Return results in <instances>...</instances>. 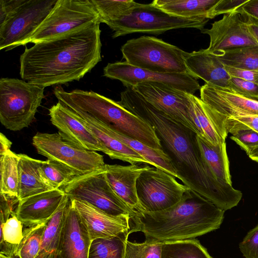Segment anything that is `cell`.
<instances>
[{"label": "cell", "instance_id": "cell-1", "mask_svg": "<svg viewBox=\"0 0 258 258\" xmlns=\"http://www.w3.org/2000/svg\"><path fill=\"white\" fill-rule=\"evenodd\" d=\"M117 102L152 126L184 185L225 211L238 204L242 193L214 175L202 155L195 132L155 108L131 87L121 93Z\"/></svg>", "mask_w": 258, "mask_h": 258}, {"label": "cell", "instance_id": "cell-2", "mask_svg": "<svg viewBox=\"0 0 258 258\" xmlns=\"http://www.w3.org/2000/svg\"><path fill=\"white\" fill-rule=\"evenodd\" d=\"M100 24L26 48L20 57L21 78L43 88L79 81L101 60Z\"/></svg>", "mask_w": 258, "mask_h": 258}, {"label": "cell", "instance_id": "cell-3", "mask_svg": "<svg viewBox=\"0 0 258 258\" xmlns=\"http://www.w3.org/2000/svg\"><path fill=\"white\" fill-rule=\"evenodd\" d=\"M224 212L189 189L167 209L136 212L131 217L128 233L141 232L145 240L163 243L192 239L219 228Z\"/></svg>", "mask_w": 258, "mask_h": 258}, {"label": "cell", "instance_id": "cell-4", "mask_svg": "<svg viewBox=\"0 0 258 258\" xmlns=\"http://www.w3.org/2000/svg\"><path fill=\"white\" fill-rule=\"evenodd\" d=\"M58 102L78 115L91 117L109 128L154 149H162L154 128L117 102L93 91L54 90Z\"/></svg>", "mask_w": 258, "mask_h": 258}, {"label": "cell", "instance_id": "cell-5", "mask_svg": "<svg viewBox=\"0 0 258 258\" xmlns=\"http://www.w3.org/2000/svg\"><path fill=\"white\" fill-rule=\"evenodd\" d=\"M209 19L182 18L169 14L152 3H136L126 14L106 23L112 30L113 38L139 33L159 35L167 31L180 28H196L202 31Z\"/></svg>", "mask_w": 258, "mask_h": 258}, {"label": "cell", "instance_id": "cell-6", "mask_svg": "<svg viewBox=\"0 0 258 258\" xmlns=\"http://www.w3.org/2000/svg\"><path fill=\"white\" fill-rule=\"evenodd\" d=\"M44 88L23 80H0V121L7 129L18 131L28 127L44 97Z\"/></svg>", "mask_w": 258, "mask_h": 258}, {"label": "cell", "instance_id": "cell-7", "mask_svg": "<svg viewBox=\"0 0 258 258\" xmlns=\"http://www.w3.org/2000/svg\"><path fill=\"white\" fill-rule=\"evenodd\" d=\"M120 50L125 61L134 67L160 73H189L185 51L161 39L148 36L133 38Z\"/></svg>", "mask_w": 258, "mask_h": 258}, {"label": "cell", "instance_id": "cell-8", "mask_svg": "<svg viewBox=\"0 0 258 258\" xmlns=\"http://www.w3.org/2000/svg\"><path fill=\"white\" fill-rule=\"evenodd\" d=\"M60 189L71 200L86 202L111 216L130 215L132 217L136 213L112 189L104 168L77 176Z\"/></svg>", "mask_w": 258, "mask_h": 258}, {"label": "cell", "instance_id": "cell-9", "mask_svg": "<svg viewBox=\"0 0 258 258\" xmlns=\"http://www.w3.org/2000/svg\"><path fill=\"white\" fill-rule=\"evenodd\" d=\"M95 22L101 21L91 0H57L29 43L48 40Z\"/></svg>", "mask_w": 258, "mask_h": 258}, {"label": "cell", "instance_id": "cell-10", "mask_svg": "<svg viewBox=\"0 0 258 258\" xmlns=\"http://www.w3.org/2000/svg\"><path fill=\"white\" fill-rule=\"evenodd\" d=\"M32 145L38 154L71 169L77 176L103 169L106 164L101 154L72 143L58 132H38L32 138Z\"/></svg>", "mask_w": 258, "mask_h": 258}, {"label": "cell", "instance_id": "cell-11", "mask_svg": "<svg viewBox=\"0 0 258 258\" xmlns=\"http://www.w3.org/2000/svg\"><path fill=\"white\" fill-rule=\"evenodd\" d=\"M57 0H23L0 24V49L24 45L54 6Z\"/></svg>", "mask_w": 258, "mask_h": 258}, {"label": "cell", "instance_id": "cell-12", "mask_svg": "<svg viewBox=\"0 0 258 258\" xmlns=\"http://www.w3.org/2000/svg\"><path fill=\"white\" fill-rule=\"evenodd\" d=\"M136 189L143 211L155 212L176 204L190 188L163 170L150 167L138 178Z\"/></svg>", "mask_w": 258, "mask_h": 258}, {"label": "cell", "instance_id": "cell-13", "mask_svg": "<svg viewBox=\"0 0 258 258\" xmlns=\"http://www.w3.org/2000/svg\"><path fill=\"white\" fill-rule=\"evenodd\" d=\"M132 88L155 108L198 135L191 115L189 93L158 82H143Z\"/></svg>", "mask_w": 258, "mask_h": 258}, {"label": "cell", "instance_id": "cell-14", "mask_svg": "<svg viewBox=\"0 0 258 258\" xmlns=\"http://www.w3.org/2000/svg\"><path fill=\"white\" fill-rule=\"evenodd\" d=\"M104 76L117 80L126 87L146 82H158L194 95L201 87L197 79L189 73L165 74L134 67L126 61L109 63L103 69Z\"/></svg>", "mask_w": 258, "mask_h": 258}, {"label": "cell", "instance_id": "cell-15", "mask_svg": "<svg viewBox=\"0 0 258 258\" xmlns=\"http://www.w3.org/2000/svg\"><path fill=\"white\" fill-rule=\"evenodd\" d=\"M201 32L210 36L207 49L215 54L233 48L258 45L238 10L224 14L221 19L212 24L210 29L204 28Z\"/></svg>", "mask_w": 258, "mask_h": 258}, {"label": "cell", "instance_id": "cell-16", "mask_svg": "<svg viewBox=\"0 0 258 258\" xmlns=\"http://www.w3.org/2000/svg\"><path fill=\"white\" fill-rule=\"evenodd\" d=\"M49 115L52 124L64 139L82 148L107 155L105 147L73 111L57 102L49 109Z\"/></svg>", "mask_w": 258, "mask_h": 258}, {"label": "cell", "instance_id": "cell-17", "mask_svg": "<svg viewBox=\"0 0 258 258\" xmlns=\"http://www.w3.org/2000/svg\"><path fill=\"white\" fill-rule=\"evenodd\" d=\"M71 201L86 226L91 241L129 232L131 215L111 216L86 202L76 200Z\"/></svg>", "mask_w": 258, "mask_h": 258}, {"label": "cell", "instance_id": "cell-18", "mask_svg": "<svg viewBox=\"0 0 258 258\" xmlns=\"http://www.w3.org/2000/svg\"><path fill=\"white\" fill-rule=\"evenodd\" d=\"M200 90L201 99L223 117L258 115V101L238 95L228 88L205 83Z\"/></svg>", "mask_w": 258, "mask_h": 258}, {"label": "cell", "instance_id": "cell-19", "mask_svg": "<svg viewBox=\"0 0 258 258\" xmlns=\"http://www.w3.org/2000/svg\"><path fill=\"white\" fill-rule=\"evenodd\" d=\"M150 167L147 164L123 166L105 164L104 170L110 185L117 195L133 211H143L138 199L136 184L141 174Z\"/></svg>", "mask_w": 258, "mask_h": 258}, {"label": "cell", "instance_id": "cell-20", "mask_svg": "<svg viewBox=\"0 0 258 258\" xmlns=\"http://www.w3.org/2000/svg\"><path fill=\"white\" fill-rule=\"evenodd\" d=\"M66 194L60 188L39 194L19 201L15 210L25 227L47 221L56 212Z\"/></svg>", "mask_w": 258, "mask_h": 258}, {"label": "cell", "instance_id": "cell-21", "mask_svg": "<svg viewBox=\"0 0 258 258\" xmlns=\"http://www.w3.org/2000/svg\"><path fill=\"white\" fill-rule=\"evenodd\" d=\"M91 242L87 229L71 201L60 241V255L62 258H88Z\"/></svg>", "mask_w": 258, "mask_h": 258}, {"label": "cell", "instance_id": "cell-22", "mask_svg": "<svg viewBox=\"0 0 258 258\" xmlns=\"http://www.w3.org/2000/svg\"><path fill=\"white\" fill-rule=\"evenodd\" d=\"M184 61L189 74L206 84L227 88L230 76L216 54L202 49L184 52Z\"/></svg>", "mask_w": 258, "mask_h": 258}, {"label": "cell", "instance_id": "cell-23", "mask_svg": "<svg viewBox=\"0 0 258 258\" xmlns=\"http://www.w3.org/2000/svg\"><path fill=\"white\" fill-rule=\"evenodd\" d=\"M191 115L198 136L213 145L226 142L228 133L220 122L215 111L201 98L188 94Z\"/></svg>", "mask_w": 258, "mask_h": 258}, {"label": "cell", "instance_id": "cell-24", "mask_svg": "<svg viewBox=\"0 0 258 258\" xmlns=\"http://www.w3.org/2000/svg\"><path fill=\"white\" fill-rule=\"evenodd\" d=\"M78 115L105 147L108 152L107 155L111 159L120 160L131 164H147L152 165L151 162L113 136L106 125L89 116Z\"/></svg>", "mask_w": 258, "mask_h": 258}, {"label": "cell", "instance_id": "cell-25", "mask_svg": "<svg viewBox=\"0 0 258 258\" xmlns=\"http://www.w3.org/2000/svg\"><path fill=\"white\" fill-rule=\"evenodd\" d=\"M18 199L51 190L54 188L42 176L40 166L42 161L32 158L24 154H19Z\"/></svg>", "mask_w": 258, "mask_h": 258}, {"label": "cell", "instance_id": "cell-26", "mask_svg": "<svg viewBox=\"0 0 258 258\" xmlns=\"http://www.w3.org/2000/svg\"><path fill=\"white\" fill-rule=\"evenodd\" d=\"M218 0H154L152 4L167 13L178 17L210 19Z\"/></svg>", "mask_w": 258, "mask_h": 258}, {"label": "cell", "instance_id": "cell-27", "mask_svg": "<svg viewBox=\"0 0 258 258\" xmlns=\"http://www.w3.org/2000/svg\"><path fill=\"white\" fill-rule=\"evenodd\" d=\"M71 200L66 195L59 207L47 221L40 251L37 256L59 253L62 229Z\"/></svg>", "mask_w": 258, "mask_h": 258}, {"label": "cell", "instance_id": "cell-28", "mask_svg": "<svg viewBox=\"0 0 258 258\" xmlns=\"http://www.w3.org/2000/svg\"><path fill=\"white\" fill-rule=\"evenodd\" d=\"M197 140L202 155L214 175L222 181L232 184L226 142L213 145L198 135Z\"/></svg>", "mask_w": 258, "mask_h": 258}, {"label": "cell", "instance_id": "cell-29", "mask_svg": "<svg viewBox=\"0 0 258 258\" xmlns=\"http://www.w3.org/2000/svg\"><path fill=\"white\" fill-rule=\"evenodd\" d=\"M108 127L113 136L151 162L152 166L160 168L177 178L175 171L168 156L162 149L151 148L136 139L125 136Z\"/></svg>", "mask_w": 258, "mask_h": 258}, {"label": "cell", "instance_id": "cell-30", "mask_svg": "<svg viewBox=\"0 0 258 258\" xmlns=\"http://www.w3.org/2000/svg\"><path fill=\"white\" fill-rule=\"evenodd\" d=\"M216 55L225 66L242 70H258V45L226 49Z\"/></svg>", "mask_w": 258, "mask_h": 258}, {"label": "cell", "instance_id": "cell-31", "mask_svg": "<svg viewBox=\"0 0 258 258\" xmlns=\"http://www.w3.org/2000/svg\"><path fill=\"white\" fill-rule=\"evenodd\" d=\"M128 232L91 241L88 258H125Z\"/></svg>", "mask_w": 258, "mask_h": 258}, {"label": "cell", "instance_id": "cell-32", "mask_svg": "<svg viewBox=\"0 0 258 258\" xmlns=\"http://www.w3.org/2000/svg\"><path fill=\"white\" fill-rule=\"evenodd\" d=\"M19 156L11 150L0 157V192L18 197Z\"/></svg>", "mask_w": 258, "mask_h": 258}, {"label": "cell", "instance_id": "cell-33", "mask_svg": "<svg viewBox=\"0 0 258 258\" xmlns=\"http://www.w3.org/2000/svg\"><path fill=\"white\" fill-rule=\"evenodd\" d=\"M162 258H213L196 238L163 243Z\"/></svg>", "mask_w": 258, "mask_h": 258}, {"label": "cell", "instance_id": "cell-34", "mask_svg": "<svg viewBox=\"0 0 258 258\" xmlns=\"http://www.w3.org/2000/svg\"><path fill=\"white\" fill-rule=\"evenodd\" d=\"M23 226L15 212L6 222L1 223L0 253L13 257L23 237Z\"/></svg>", "mask_w": 258, "mask_h": 258}, {"label": "cell", "instance_id": "cell-35", "mask_svg": "<svg viewBox=\"0 0 258 258\" xmlns=\"http://www.w3.org/2000/svg\"><path fill=\"white\" fill-rule=\"evenodd\" d=\"M46 222L25 227L13 258H35L38 255Z\"/></svg>", "mask_w": 258, "mask_h": 258}, {"label": "cell", "instance_id": "cell-36", "mask_svg": "<svg viewBox=\"0 0 258 258\" xmlns=\"http://www.w3.org/2000/svg\"><path fill=\"white\" fill-rule=\"evenodd\" d=\"M40 170L45 179L54 188H60L77 176L70 168L50 160L42 161Z\"/></svg>", "mask_w": 258, "mask_h": 258}, {"label": "cell", "instance_id": "cell-37", "mask_svg": "<svg viewBox=\"0 0 258 258\" xmlns=\"http://www.w3.org/2000/svg\"><path fill=\"white\" fill-rule=\"evenodd\" d=\"M100 19L101 23L114 21L126 14L136 4L133 0H91Z\"/></svg>", "mask_w": 258, "mask_h": 258}, {"label": "cell", "instance_id": "cell-38", "mask_svg": "<svg viewBox=\"0 0 258 258\" xmlns=\"http://www.w3.org/2000/svg\"><path fill=\"white\" fill-rule=\"evenodd\" d=\"M163 243L145 240L142 243L127 240L125 258H162Z\"/></svg>", "mask_w": 258, "mask_h": 258}, {"label": "cell", "instance_id": "cell-39", "mask_svg": "<svg viewBox=\"0 0 258 258\" xmlns=\"http://www.w3.org/2000/svg\"><path fill=\"white\" fill-rule=\"evenodd\" d=\"M217 113L228 134H232L238 130L246 129H251L258 133L257 115H239L224 118Z\"/></svg>", "mask_w": 258, "mask_h": 258}, {"label": "cell", "instance_id": "cell-40", "mask_svg": "<svg viewBox=\"0 0 258 258\" xmlns=\"http://www.w3.org/2000/svg\"><path fill=\"white\" fill-rule=\"evenodd\" d=\"M227 88L241 96L258 101V85L255 83L230 77Z\"/></svg>", "mask_w": 258, "mask_h": 258}, {"label": "cell", "instance_id": "cell-41", "mask_svg": "<svg viewBox=\"0 0 258 258\" xmlns=\"http://www.w3.org/2000/svg\"><path fill=\"white\" fill-rule=\"evenodd\" d=\"M230 137L247 154L258 146V133L251 129L240 130L234 132Z\"/></svg>", "mask_w": 258, "mask_h": 258}, {"label": "cell", "instance_id": "cell-42", "mask_svg": "<svg viewBox=\"0 0 258 258\" xmlns=\"http://www.w3.org/2000/svg\"><path fill=\"white\" fill-rule=\"evenodd\" d=\"M239 247L244 258H258V224L247 232Z\"/></svg>", "mask_w": 258, "mask_h": 258}, {"label": "cell", "instance_id": "cell-43", "mask_svg": "<svg viewBox=\"0 0 258 258\" xmlns=\"http://www.w3.org/2000/svg\"><path fill=\"white\" fill-rule=\"evenodd\" d=\"M248 0H218L211 9L210 19L221 14H227L233 12L242 6Z\"/></svg>", "mask_w": 258, "mask_h": 258}, {"label": "cell", "instance_id": "cell-44", "mask_svg": "<svg viewBox=\"0 0 258 258\" xmlns=\"http://www.w3.org/2000/svg\"><path fill=\"white\" fill-rule=\"evenodd\" d=\"M19 202L17 197L0 192L1 223L6 222L15 212L14 208Z\"/></svg>", "mask_w": 258, "mask_h": 258}, {"label": "cell", "instance_id": "cell-45", "mask_svg": "<svg viewBox=\"0 0 258 258\" xmlns=\"http://www.w3.org/2000/svg\"><path fill=\"white\" fill-rule=\"evenodd\" d=\"M225 68L230 77L242 79L258 85V70H242L227 66H225Z\"/></svg>", "mask_w": 258, "mask_h": 258}, {"label": "cell", "instance_id": "cell-46", "mask_svg": "<svg viewBox=\"0 0 258 258\" xmlns=\"http://www.w3.org/2000/svg\"><path fill=\"white\" fill-rule=\"evenodd\" d=\"M23 0H0V24L12 13Z\"/></svg>", "mask_w": 258, "mask_h": 258}, {"label": "cell", "instance_id": "cell-47", "mask_svg": "<svg viewBox=\"0 0 258 258\" xmlns=\"http://www.w3.org/2000/svg\"><path fill=\"white\" fill-rule=\"evenodd\" d=\"M241 14L247 29L258 44V20L250 17L239 9H237Z\"/></svg>", "mask_w": 258, "mask_h": 258}, {"label": "cell", "instance_id": "cell-48", "mask_svg": "<svg viewBox=\"0 0 258 258\" xmlns=\"http://www.w3.org/2000/svg\"><path fill=\"white\" fill-rule=\"evenodd\" d=\"M238 9L245 14L258 20V0H248Z\"/></svg>", "mask_w": 258, "mask_h": 258}, {"label": "cell", "instance_id": "cell-49", "mask_svg": "<svg viewBox=\"0 0 258 258\" xmlns=\"http://www.w3.org/2000/svg\"><path fill=\"white\" fill-rule=\"evenodd\" d=\"M12 143L3 134H0V156L9 152Z\"/></svg>", "mask_w": 258, "mask_h": 258}, {"label": "cell", "instance_id": "cell-50", "mask_svg": "<svg viewBox=\"0 0 258 258\" xmlns=\"http://www.w3.org/2000/svg\"><path fill=\"white\" fill-rule=\"evenodd\" d=\"M247 155L252 160L258 162V146L252 149Z\"/></svg>", "mask_w": 258, "mask_h": 258}, {"label": "cell", "instance_id": "cell-51", "mask_svg": "<svg viewBox=\"0 0 258 258\" xmlns=\"http://www.w3.org/2000/svg\"><path fill=\"white\" fill-rule=\"evenodd\" d=\"M35 258H62L60 253L43 256H37Z\"/></svg>", "mask_w": 258, "mask_h": 258}, {"label": "cell", "instance_id": "cell-52", "mask_svg": "<svg viewBox=\"0 0 258 258\" xmlns=\"http://www.w3.org/2000/svg\"><path fill=\"white\" fill-rule=\"evenodd\" d=\"M0 258H12L11 257L7 256L5 254H3L2 253H0Z\"/></svg>", "mask_w": 258, "mask_h": 258}]
</instances>
